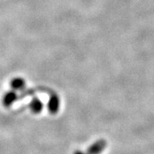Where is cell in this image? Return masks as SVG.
<instances>
[{
	"mask_svg": "<svg viewBox=\"0 0 154 154\" xmlns=\"http://www.w3.org/2000/svg\"><path fill=\"white\" fill-rule=\"evenodd\" d=\"M48 108H49L50 111L52 112H56L59 108V99L58 97H57L56 95H53L51 97L48 104Z\"/></svg>",
	"mask_w": 154,
	"mask_h": 154,
	"instance_id": "cell-2",
	"label": "cell"
},
{
	"mask_svg": "<svg viewBox=\"0 0 154 154\" xmlns=\"http://www.w3.org/2000/svg\"><path fill=\"white\" fill-rule=\"evenodd\" d=\"M17 98V94L14 92V91H11V92H8L7 94L5 95L4 97V104L5 105H11Z\"/></svg>",
	"mask_w": 154,
	"mask_h": 154,
	"instance_id": "cell-4",
	"label": "cell"
},
{
	"mask_svg": "<svg viewBox=\"0 0 154 154\" xmlns=\"http://www.w3.org/2000/svg\"><path fill=\"white\" fill-rule=\"evenodd\" d=\"M11 85L14 90H22L25 88V81L22 78H15L11 81Z\"/></svg>",
	"mask_w": 154,
	"mask_h": 154,
	"instance_id": "cell-3",
	"label": "cell"
},
{
	"mask_svg": "<svg viewBox=\"0 0 154 154\" xmlns=\"http://www.w3.org/2000/svg\"><path fill=\"white\" fill-rule=\"evenodd\" d=\"M30 106H31V109L34 112H39L40 110H42V103L41 101L39 100L37 98H34V99L32 100L31 104H30Z\"/></svg>",
	"mask_w": 154,
	"mask_h": 154,
	"instance_id": "cell-5",
	"label": "cell"
},
{
	"mask_svg": "<svg viewBox=\"0 0 154 154\" xmlns=\"http://www.w3.org/2000/svg\"><path fill=\"white\" fill-rule=\"evenodd\" d=\"M107 142L105 140H99L94 143L88 150V154H100L106 147Z\"/></svg>",
	"mask_w": 154,
	"mask_h": 154,
	"instance_id": "cell-1",
	"label": "cell"
},
{
	"mask_svg": "<svg viewBox=\"0 0 154 154\" xmlns=\"http://www.w3.org/2000/svg\"><path fill=\"white\" fill-rule=\"evenodd\" d=\"M75 154H87V153H84V152H81V151H78V152H76Z\"/></svg>",
	"mask_w": 154,
	"mask_h": 154,
	"instance_id": "cell-6",
	"label": "cell"
}]
</instances>
